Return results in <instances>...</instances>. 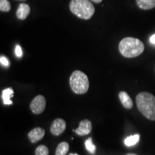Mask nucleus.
<instances>
[{
  "label": "nucleus",
  "instance_id": "1",
  "mask_svg": "<svg viewBox=\"0 0 155 155\" xmlns=\"http://www.w3.org/2000/svg\"><path fill=\"white\" fill-rule=\"evenodd\" d=\"M137 108L141 114L151 121H155V96L148 92H141L136 98Z\"/></svg>",
  "mask_w": 155,
  "mask_h": 155
},
{
  "label": "nucleus",
  "instance_id": "2",
  "mask_svg": "<svg viewBox=\"0 0 155 155\" xmlns=\"http://www.w3.org/2000/svg\"><path fill=\"white\" fill-rule=\"evenodd\" d=\"M119 49L124 57L132 58L140 55L144 52V45L139 39L129 37L122 39Z\"/></svg>",
  "mask_w": 155,
  "mask_h": 155
},
{
  "label": "nucleus",
  "instance_id": "3",
  "mask_svg": "<svg viewBox=\"0 0 155 155\" xmlns=\"http://www.w3.org/2000/svg\"><path fill=\"white\" fill-rule=\"evenodd\" d=\"M70 10L73 15L83 19H89L95 13V7L89 0H71Z\"/></svg>",
  "mask_w": 155,
  "mask_h": 155
},
{
  "label": "nucleus",
  "instance_id": "4",
  "mask_svg": "<svg viewBox=\"0 0 155 155\" xmlns=\"http://www.w3.org/2000/svg\"><path fill=\"white\" fill-rule=\"evenodd\" d=\"M70 86L75 94H86L89 88L88 76L81 71H75L70 77Z\"/></svg>",
  "mask_w": 155,
  "mask_h": 155
},
{
  "label": "nucleus",
  "instance_id": "5",
  "mask_svg": "<svg viewBox=\"0 0 155 155\" xmlns=\"http://www.w3.org/2000/svg\"><path fill=\"white\" fill-rule=\"evenodd\" d=\"M46 106V100L42 95L37 96L30 103V109L35 114H40L44 111Z\"/></svg>",
  "mask_w": 155,
  "mask_h": 155
},
{
  "label": "nucleus",
  "instance_id": "6",
  "mask_svg": "<svg viewBox=\"0 0 155 155\" xmlns=\"http://www.w3.org/2000/svg\"><path fill=\"white\" fill-rule=\"evenodd\" d=\"M66 128V123L63 119H56L50 126V131L55 136H59L64 132Z\"/></svg>",
  "mask_w": 155,
  "mask_h": 155
},
{
  "label": "nucleus",
  "instance_id": "7",
  "mask_svg": "<svg viewBox=\"0 0 155 155\" xmlns=\"http://www.w3.org/2000/svg\"><path fill=\"white\" fill-rule=\"evenodd\" d=\"M92 130V124L89 120L85 119L80 122L79 127L76 130H75L78 135L85 136L91 132Z\"/></svg>",
  "mask_w": 155,
  "mask_h": 155
},
{
  "label": "nucleus",
  "instance_id": "8",
  "mask_svg": "<svg viewBox=\"0 0 155 155\" xmlns=\"http://www.w3.org/2000/svg\"><path fill=\"white\" fill-rule=\"evenodd\" d=\"M45 131L40 127H37L30 131L28 134V138L32 143H36L43 138Z\"/></svg>",
  "mask_w": 155,
  "mask_h": 155
},
{
  "label": "nucleus",
  "instance_id": "9",
  "mask_svg": "<svg viewBox=\"0 0 155 155\" xmlns=\"http://www.w3.org/2000/svg\"><path fill=\"white\" fill-rule=\"evenodd\" d=\"M30 13V7L25 3H21L17 9V17L20 20H24Z\"/></svg>",
  "mask_w": 155,
  "mask_h": 155
},
{
  "label": "nucleus",
  "instance_id": "10",
  "mask_svg": "<svg viewBox=\"0 0 155 155\" xmlns=\"http://www.w3.org/2000/svg\"><path fill=\"white\" fill-rule=\"evenodd\" d=\"M119 96L124 107L127 108V109H130L133 107V101L127 93L125 91H121L119 93Z\"/></svg>",
  "mask_w": 155,
  "mask_h": 155
},
{
  "label": "nucleus",
  "instance_id": "11",
  "mask_svg": "<svg viewBox=\"0 0 155 155\" xmlns=\"http://www.w3.org/2000/svg\"><path fill=\"white\" fill-rule=\"evenodd\" d=\"M136 2L139 8L144 10H149L155 7V0H136Z\"/></svg>",
  "mask_w": 155,
  "mask_h": 155
},
{
  "label": "nucleus",
  "instance_id": "12",
  "mask_svg": "<svg viewBox=\"0 0 155 155\" xmlns=\"http://www.w3.org/2000/svg\"><path fill=\"white\" fill-rule=\"evenodd\" d=\"M13 94H14V91H13L12 88H8L3 90L2 97L3 102L5 105L12 104V101H11V97L13 96Z\"/></svg>",
  "mask_w": 155,
  "mask_h": 155
},
{
  "label": "nucleus",
  "instance_id": "13",
  "mask_svg": "<svg viewBox=\"0 0 155 155\" xmlns=\"http://www.w3.org/2000/svg\"><path fill=\"white\" fill-rule=\"evenodd\" d=\"M69 150V144L68 143L63 141L60 143L56 148L55 155H65Z\"/></svg>",
  "mask_w": 155,
  "mask_h": 155
},
{
  "label": "nucleus",
  "instance_id": "14",
  "mask_svg": "<svg viewBox=\"0 0 155 155\" xmlns=\"http://www.w3.org/2000/svg\"><path fill=\"white\" fill-rule=\"evenodd\" d=\"M139 140V134H135L130 136V137L126 138L124 140V144L127 147H131L134 146L138 142Z\"/></svg>",
  "mask_w": 155,
  "mask_h": 155
},
{
  "label": "nucleus",
  "instance_id": "15",
  "mask_svg": "<svg viewBox=\"0 0 155 155\" xmlns=\"http://www.w3.org/2000/svg\"><path fill=\"white\" fill-rule=\"evenodd\" d=\"M85 146H86V150H88V152L91 153V154H94L95 153H96V147L94 144V143H93L91 138H89L88 139H86V142H85Z\"/></svg>",
  "mask_w": 155,
  "mask_h": 155
},
{
  "label": "nucleus",
  "instance_id": "16",
  "mask_svg": "<svg viewBox=\"0 0 155 155\" xmlns=\"http://www.w3.org/2000/svg\"><path fill=\"white\" fill-rule=\"evenodd\" d=\"M11 10V5L8 0H0V11L8 12Z\"/></svg>",
  "mask_w": 155,
  "mask_h": 155
},
{
  "label": "nucleus",
  "instance_id": "17",
  "mask_svg": "<svg viewBox=\"0 0 155 155\" xmlns=\"http://www.w3.org/2000/svg\"><path fill=\"white\" fill-rule=\"evenodd\" d=\"M49 150L48 148L45 145H40L36 148L35 155H48Z\"/></svg>",
  "mask_w": 155,
  "mask_h": 155
},
{
  "label": "nucleus",
  "instance_id": "18",
  "mask_svg": "<svg viewBox=\"0 0 155 155\" xmlns=\"http://www.w3.org/2000/svg\"><path fill=\"white\" fill-rule=\"evenodd\" d=\"M0 62H1V64L2 65H4V66L8 67L9 65L8 60H7L5 56H1V58H0Z\"/></svg>",
  "mask_w": 155,
  "mask_h": 155
},
{
  "label": "nucleus",
  "instance_id": "19",
  "mask_svg": "<svg viewBox=\"0 0 155 155\" xmlns=\"http://www.w3.org/2000/svg\"><path fill=\"white\" fill-rule=\"evenodd\" d=\"M15 54H16L17 57L18 58H20L22 57V48L19 45H17L16 46V48H15Z\"/></svg>",
  "mask_w": 155,
  "mask_h": 155
},
{
  "label": "nucleus",
  "instance_id": "20",
  "mask_svg": "<svg viewBox=\"0 0 155 155\" xmlns=\"http://www.w3.org/2000/svg\"><path fill=\"white\" fill-rule=\"evenodd\" d=\"M150 42L151 43L155 45V35H153L150 38Z\"/></svg>",
  "mask_w": 155,
  "mask_h": 155
},
{
  "label": "nucleus",
  "instance_id": "21",
  "mask_svg": "<svg viewBox=\"0 0 155 155\" xmlns=\"http://www.w3.org/2000/svg\"><path fill=\"white\" fill-rule=\"evenodd\" d=\"M91 1L94 2H95V3L98 4V3H101V2L102 0H91Z\"/></svg>",
  "mask_w": 155,
  "mask_h": 155
},
{
  "label": "nucleus",
  "instance_id": "22",
  "mask_svg": "<svg viewBox=\"0 0 155 155\" xmlns=\"http://www.w3.org/2000/svg\"><path fill=\"white\" fill-rule=\"evenodd\" d=\"M127 155H137L136 154H132V153H129V154H127Z\"/></svg>",
  "mask_w": 155,
  "mask_h": 155
},
{
  "label": "nucleus",
  "instance_id": "23",
  "mask_svg": "<svg viewBox=\"0 0 155 155\" xmlns=\"http://www.w3.org/2000/svg\"><path fill=\"white\" fill-rule=\"evenodd\" d=\"M15 1H18V2H25L26 0H15Z\"/></svg>",
  "mask_w": 155,
  "mask_h": 155
},
{
  "label": "nucleus",
  "instance_id": "24",
  "mask_svg": "<svg viewBox=\"0 0 155 155\" xmlns=\"http://www.w3.org/2000/svg\"><path fill=\"white\" fill-rule=\"evenodd\" d=\"M69 155H78V154H70Z\"/></svg>",
  "mask_w": 155,
  "mask_h": 155
}]
</instances>
